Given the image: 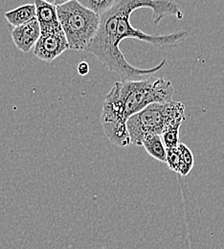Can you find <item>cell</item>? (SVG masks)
Masks as SVG:
<instances>
[{
	"instance_id": "6da1fadb",
	"label": "cell",
	"mask_w": 224,
	"mask_h": 249,
	"mask_svg": "<svg viewBox=\"0 0 224 249\" xmlns=\"http://www.w3.org/2000/svg\"><path fill=\"white\" fill-rule=\"evenodd\" d=\"M173 94L174 89L170 81L150 76L144 80L116 82L103 106L128 121L151 104L172 101Z\"/></svg>"
},
{
	"instance_id": "7a4b0ae2",
	"label": "cell",
	"mask_w": 224,
	"mask_h": 249,
	"mask_svg": "<svg viewBox=\"0 0 224 249\" xmlns=\"http://www.w3.org/2000/svg\"><path fill=\"white\" fill-rule=\"evenodd\" d=\"M186 120L185 106L181 102L169 101L154 103L138 113L130 116L127 121V128L130 144L142 146L143 139L151 134L161 135L169 124Z\"/></svg>"
},
{
	"instance_id": "3957f363",
	"label": "cell",
	"mask_w": 224,
	"mask_h": 249,
	"mask_svg": "<svg viewBox=\"0 0 224 249\" xmlns=\"http://www.w3.org/2000/svg\"><path fill=\"white\" fill-rule=\"evenodd\" d=\"M57 13L69 50L85 51L96 36L100 16L76 0L57 6Z\"/></svg>"
},
{
	"instance_id": "277c9868",
	"label": "cell",
	"mask_w": 224,
	"mask_h": 249,
	"mask_svg": "<svg viewBox=\"0 0 224 249\" xmlns=\"http://www.w3.org/2000/svg\"><path fill=\"white\" fill-rule=\"evenodd\" d=\"M69 50V45L64 31L40 34L34 46V55L40 61L54 62L65 51Z\"/></svg>"
},
{
	"instance_id": "5b68a950",
	"label": "cell",
	"mask_w": 224,
	"mask_h": 249,
	"mask_svg": "<svg viewBox=\"0 0 224 249\" xmlns=\"http://www.w3.org/2000/svg\"><path fill=\"white\" fill-rule=\"evenodd\" d=\"M11 36L14 44L19 51L22 53L30 52L40 36L37 20L34 18L27 23L15 27L12 30Z\"/></svg>"
},
{
	"instance_id": "8992f818",
	"label": "cell",
	"mask_w": 224,
	"mask_h": 249,
	"mask_svg": "<svg viewBox=\"0 0 224 249\" xmlns=\"http://www.w3.org/2000/svg\"><path fill=\"white\" fill-rule=\"evenodd\" d=\"M34 5L40 34L63 31L58 18L57 6L44 0H34Z\"/></svg>"
},
{
	"instance_id": "52a82bcc",
	"label": "cell",
	"mask_w": 224,
	"mask_h": 249,
	"mask_svg": "<svg viewBox=\"0 0 224 249\" xmlns=\"http://www.w3.org/2000/svg\"><path fill=\"white\" fill-rule=\"evenodd\" d=\"M8 23L15 27L29 22L35 18V7L34 4H24L4 14Z\"/></svg>"
},
{
	"instance_id": "ba28073f",
	"label": "cell",
	"mask_w": 224,
	"mask_h": 249,
	"mask_svg": "<svg viewBox=\"0 0 224 249\" xmlns=\"http://www.w3.org/2000/svg\"><path fill=\"white\" fill-rule=\"evenodd\" d=\"M142 146L147 153L155 159L166 163V148L162 141L161 135L151 134L143 139Z\"/></svg>"
},
{
	"instance_id": "9c48e42d",
	"label": "cell",
	"mask_w": 224,
	"mask_h": 249,
	"mask_svg": "<svg viewBox=\"0 0 224 249\" xmlns=\"http://www.w3.org/2000/svg\"><path fill=\"white\" fill-rule=\"evenodd\" d=\"M183 124L181 121H176L169 124L161 133V138L164 143V146L167 149L177 148L179 142V130L180 126Z\"/></svg>"
},
{
	"instance_id": "30bf717a",
	"label": "cell",
	"mask_w": 224,
	"mask_h": 249,
	"mask_svg": "<svg viewBox=\"0 0 224 249\" xmlns=\"http://www.w3.org/2000/svg\"><path fill=\"white\" fill-rule=\"evenodd\" d=\"M177 149L180 154V164L178 168V173L181 176L186 177L192 171L193 163H194V158L191 150L185 144L179 143L177 146Z\"/></svg>"
},
{
	"instance_id": "8fae6325",
	"label": "cell",
	"mask_w": 224,
	"mask_h": 249,
	"mask_svg": "<svg viewBox=\"0 0 224 249\" xmlns=\"http://www.w3.org/2000/svg\"><path fill=\"white\" fill-rule=\"evenodd\" d=\"M87 10L102 16L109 11L116 3V0H76Z\"/></svg>"
},
{
	"instance_id": "7c38bea8",
	"label": "cell",
	"mask_w": 224,
	"mask_h": 249,
	"mask_svg": "<svg viewBox=\"0 0 224 249\" xmlns=\"http://www.w3.org/2000/svg\"><path fill=\"white\" fill-rule=\"evenodd\" d=\"M166 164L172 171L178 173V168L180 164V154L177 148L166 150Z\"/></svg>"
},
{
	"instance_id": "4fadbf2b",
	"label": "cell",
	"mask_w": 224,
	"mask_h": 249,
	"mask_svg": "<svg viewBox=\"0 0 224 249\" xmlns=\"http://www.w3.org/2000/svg\"><path fill=\"white\" fill-rule=\"evenodd\" d=\"M77 71L81 76H86L89 73V64L86 62H81L77 66Z\"/></svg>"
},
{
	"instance_id": "5bb4252c",
	"label": "cell",
	"mask_w": 224,
	"mask_h": 249,
	"mask_svg": "<svg viewBox=\"0 0 224 249\" xmlns=\"http://www.w3.org/2000/svg\"><path fill=\"white\" fill-rule=\"evenodd\" d=\"M44 1L49 2V3H51V4L55 5V6H59V5L64 4V3H66V2H68L70 0H44Z\"/></svg>"
}]
</instances>
